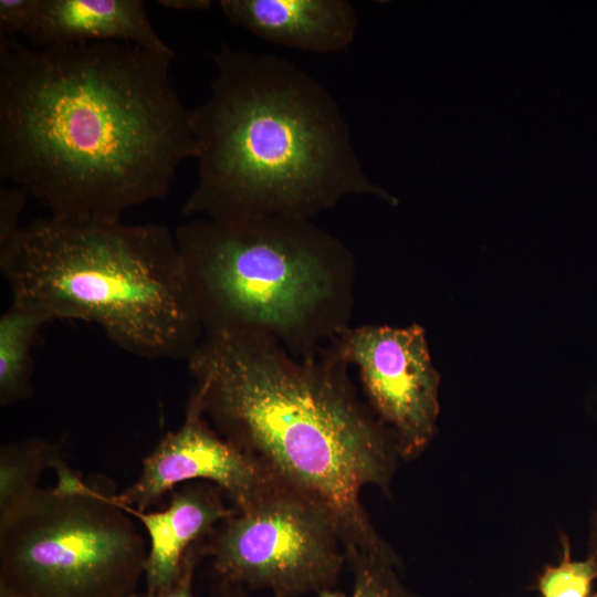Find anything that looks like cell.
Instances as JSON below:
<instances>
[{"label":"cell","instance_id":"obj_10","mask_svg":"<svg viewBox=\"0 0 597 597\" xmlns=\"http://www.w3.org/2000/svg\"><path fill=\"white\" fill-rule=\"evenodd\" d=\"M117 503L139 521L149 538L144 565L147 594L172 586L181 576L191 548L237 511L224 503L223 493L216 485L205 481L175 488L161 511L142 512Z\"/></svg>","mask_w":597,"mask_h":597},{"label":"cell","instance_id":"obj_8","mask_svg":"<svg viewBox=\"0 0 597 597\" xmlns=\"http://www.w3.org/2000/svg\"><path fill=\"white\" fill-rule=\"evenodd\" d=\"M357 369L368 406L392 434L400 459L419 457L438 431L437 371L422 326H349L328 343Z\"/></svg>","mask_w":597,"mask_h":597},{"label":"cell","instance_id":"obj_13","mask_svg":"<svg viewBox=\"0 0 597 597\" xmlns=\"http://www.w3.org/2000/svg\"><path fill=\"white\" fill-rule=\"evenodd\" d=\"M50 321L41 313L11 303L0 317V405L8 407L31 395L32 350Z\"/></svg>","mask_w":597,"mask_h":597},{"label":"cell","instance_id":"obj_17","mask_svg":"<svg viewBox=\"0 0 597 597\" xmlns=\"http://www.w3.org/2000/svg\"><path fill=\"white\" fill-rule=\"evenodd\" d=\"M28 190L22 187L0 188V249L9 245L21 232V213Z\"/></svg>","mask_w":597,"mask_h":597},{"label":"cell","instance_id":"obj_11","mask_svg":"<svg viewBox=\"0 0 597 597\" xmlns=\"http://www.w3.org/2000/svg\"><path fill=\"white\" fill-rule=\"evenodd\" d=\"M226 18L272 44L313 53L343 51L358 20L346 0H221Z\"/></svg>","mask_w":597,"mask_h":597},{"label":"cell","instance_id":"obj_3","mask_svg":"<svg viewBox=\"0 0 597 597\" xmlns=\"http://www.w3.org/2000/svg\"><path fill=\"white\" fill-rule=\"evenodd\" d=\"M211 94L191 109L199 147L188 217L310 219L349 196L398 200L373 182L331 93L286 59L235 50L212 54Z\"/></svg>","mask_w":597,"mask_h":597},{"label":"cell","instance_id":"obj_4","mask_svg":"<svg viewBox=\"0 0 597 597\" xmlns=\"http://www.w3.org/2000/svg\"><path fill=\"white\" fill-rule=\"evenodd\" d=\"M0 270L11 303L95 324L136 356L187 360L203 336L175 235L160 224L35 220L0 249Z\"/></svg>","mask_w":597,"mask_h":597},{"label":"cell","instance_id":"obj_23","mask_svg":"<svg viewBox=\"0 0 597 597\" xmlns=\"http://www.w3.org/2000/svg\"><path fill=\"white\" fill-rule=\"evenodd\" d=\"M594 597H597V595H595Z\"/></svg>","mask_w":597,"mask_h":597},{"label":"cell","instance_id":"obj_6","mask_svg":"<svg viewBox=\"0 0 597 597\" xmlns=\"http://www.w3.org/2000/svg\"><path fill=\"white\" fill-rule=\"evenodd\" d=\"M0 517V584L18 597H135L147 551L133 516L64 463Z\"/></svg>","mask_w":597,"mask_h":597},{"label":"cell","instance_id":"obj_2","mask_svg":"<svg viewBox=\"0 0 597 597\" xmlns=\"http://www.w3.org/2000/svg\"><path fill=\"white\" fill-rule=\"evenodd\" d=\"M187 363L188 400L277 481L328 507L348 559L394 556L360 495L368 485L387 492L400 455L329 344L296 357L268 336L203 334Z\"/></svg>","mask_w":597,"mask_h":597},{"label":"cell","instance_id":"obj_15","mask_svg":"<svg viewBox=\"0 0 597 597\" xmlns=\"http://www.w3.org/2000/svg\"><path fill=\"white\" fill-rule=\"evenodd\" d=\"M354 573L352 597H417L400 582L396 556L365 554L348 561ZM212 597H250L245 590L216 583Z\"/></svg>","mask_w":597,"mask_h":597},{"label":"cell","instance_id":"obj_20","mask_svg":"<svg viewBox=\"0 0 597 597\" xmlns=\"http://www.w3.org/2000/svg\"><path fill=\"white\" fill-rule=\"evenodd\" d=\"M157 3L161 7L178 11L206 10L212 4L209 0H158Z\"/></svg>","mask_w":597,"mask_h":597},{"label":"cell","instance_id":"obj_5","mask_svg":"<svg viewBox=\"0 0 597 597\" xmlns=\"http://www.w3.org/2000/svg\"><path fill=\"white\" fill-rule=\"evenodd\" d=\"M174 235L203 334L268 336L308 357L350 326L354 256L312 220L196 218Z\"/></svg>","mask_w":597,"mask_h":597},{"label":"cell","instance_id":"obj_22","mask_svg":"<svg viewBox=\"0 0 597 597\" xmlns=\"http://www.w3.org/2000/svg\"><path fill=\"white\" fill-rule=\"evenodd\" d=\"M0 597H18L10 588L6 585L0 584Z\"/></svg>","mask_w":597,"mask_h":597},{"label":"cell","instance_id":"obj_7","mask_svg":"<svg viewBox=\"0 0 597 597\" xmlns=\"http://www.w3.org/2000/svg\"><path fill=\"white\" fill-rule=\"evenodd\" d=\"M203 553L217 583L269 589L274 597L326 591L348 563L334 514L283 483L220 522L205 540Z\"/></svg>","mask_w":597,"mask_h":597},{"label":"cell","instance_id":"obj_18","mask_svg":"<svg viewBox=\"0 0 597 597\" xmlns=\"http://www.w3.org/2000/svg\"><path fill=\"white\" fill-rule=\"evenodd\" d=\"M39 0H0V34L9 38L30 33Z\"/></svg>","mask_w":597,"mask_h":597},{"label":"cell","instance_id":"obj_14","mask_svg":"<svg viewBox=\"0 0 597 597\" xmlns=\"http://www.w3.org/2000/svg\"><path fill=\"white\" fill-rule=\"evenodd\" d=\"M64 462L59 448L41 438H28L0 449V517L15 509L40 488L38 481L48 468Z\"/></svg>","mask_w":597,"mask_h":597},{"label":"cell","instance_id":"obj_1","mask_svg":"<svg viewBox=\"0 0 597 597\" xmlns=\"http://www.w3.org/2000/svg\"><path fill=\"white\" fill-rule=\"evenodd\" d=\"M174 50L102 41L29 46L0 34V177L51 218L115 223L167 196L198 158Z\"/></svg>","mask_w":597,"mask_h":597},{"label":"cell","instance_id":"obj_12","mask_svg":"<svg viewBox=\"0 0 597 597\" xmlns=\"http://www.w3.org/2000/svg\"><path fill=\"white\" fill-rule=\"evenodd\" d=\"M27 38L33 46L115 41L172 50L151 25L142 0H39Z\"/></svg>","mask_w":597,"mask_h":597},{"label":"cell","instance_id":"obj_21","mask_svg":"<svg viewBox=\"0 0 597 597\" xmlns=\"http://www.w3.org/2000/svg\"><path fill=\"white\" fill-rule=\"evenodd\" d=\"M593 548H594V553H593L591 556L597 562V517L595 520V525H594V530H593Z\"/></svg>","mask_w":597,"mask_h":597},{"label":"cell","instance_id":"obj_16","mask_svg":"<svg viewBox=\"0 0 597 597\" xmlns=\"http://www.w3.org/2000/svg\"><path fill=\"white\" fill-rule=\"evenodd\" d=\"M562 561L556 566H546L538 578L542 597H588L597 578V562L590 556L584 561L570 558L567 538H563Z\"/></svg>","mask_w":597,"mask_h":597},{"label":"cell","instance_id":"obj_9","mask_svg":"<svg viewBox=\"0 0 597 597\" xmlns=\"http://www.w3.org/2000/svg\"><path fill=\"white\" fill-rule=\"evenodd\" d=\"M195 481L216 485L237 511L250 509L281 483L254 458L224 439L188 400L182 425L161 438L144 458L139 476L115 499L145 512L167 492Z\"/></svg>","mask_w":597,"mask_h":597},{"label":"cell","instance_id":"obj_19","mask_svg":"<svg viewBox=\"0 0 597 597\" xmlns=\"http://www.w3.org/2000/svg\"><path fill=\"white\" fill-rule=\"evenodd\" d=\"M205 540L195 545L189 552L185 569L179 579L169 588L157 594H137L135 597H196L193 594V575L195 568L203 554Z\"/></svg>","mask_w":597,"mask_h":597}]
</instances>
